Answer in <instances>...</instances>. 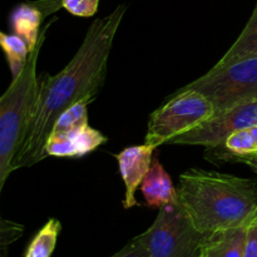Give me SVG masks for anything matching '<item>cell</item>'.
<instances>
[{"label": "cell", "instance_id": "cell-12", "mask_svg": "<svg viewBox=\"0 0 257 257\" xmlns=\"http://www.w3.org/2000/svg\"><path fill=\"white\" fill-rule=\"evenodd\" d=\"M44 13L35 3H24L13 10L10 22L14 33L27 42L30 52L37 47L40 38V25Z\"/></svg>", "mask_w": 257, "mask_h": 257}, {"label": "cell", "instance_id": "cell-1", "mask_svg": "<svg viewBox=\"0 0 257 257\" xmlns=\"http://www.w3.org/2000/svg\"><path fill=\"white\" fill-rule=\"evenodd\" d=\"M125 9V5H118L110 14L95 19L67 67L58 74L39 78L32 117L15 156L13 171L32 167L47 158L45 146L58 117L74 103L84 98L93 100L100 92Z\"/></svg>", "mask_w": 257, "mask_h": 257}, {"label": "cell", "instance_id": "cell-10", "mask_svg": "<svg viewBox=\"0 0 257 257\" xmlns=\"http://www.w3.org/2000/svg\"><path fill=\"white\" fill-rule=\"evenodd\" d=\"M141 191L148 207L162 208L178 201L177 187L173 186L170 175L157 157L153 158L150 171L141 185Z\"/></svg>", "mask_w": 257, "mask_h": 257}, {"label": "cell", "instance_id": "cell-3", "mask_svg": "<svg viewBox=\"0 0 257 257\" xmlns=\"http://www.w3.org/2000/svg\"><path fill=\"white\" fill-rule=\"evenodd\" d=\"M40 32L37 47L30 52L24 70L0 98V191L13 172L15 156L22 146L25 131L32 117L33 108L39 89L37 63L44 43L48 28Z\"/></svg>", "mask_w": 257, "mask_h": 257}, {"label": "cell", "instance_id": "cell-15", "mask_svg": "<svg viewBox=\"0 0 257 257\" xmlns=\"http://www.w3.org/2000/svg\"><path fill=\"white\" fill-rule=\"evenodd\" d=\"M62 223L57 218H50L28 246L25 257H50L57 245Z\"/></svg>", "mask_w": 257, "mask_h": 257}, {"label": "cell", "instance_id": "cell-14", "mask_svg": "<svg viewBox=\"0 0 257 257\" xmlns=\"http://www.w3.org/2000/svg\"><path fill=\"white\" fill-rule=\"evenodd\" d=\"M0 44L12 72V80L17 79L22 74L28 62V57L30 54L29 47L22 37L7 33H0Z\"/></svg>", "mask_w": 257, "mask_h": 257}, {"label": "cell", "instance_id": "cell-18", "mask_svg": "<svg viewBox=\"0 0 257 257\" xmlns=\"http://www.w3.org/2000/svg\"><path fill=\"white\" fill-rule=\"evenodd\" d=\"M99 0H62V8L75 17L89 18L97 13Z\"/></svg>", "mask_w": 257, "mask_h": 257}, {"label": "cell", "instance_id": "cell-19", "mask_svg": "<svg viewBox=\"0 0 257 257\" xmlns=\"http://www.w3.org/2000/svg\"><path fill=\"white\" fill-rule=\"evenodd\" d=\"M22 226L2 220V250L4 251L9 243L14 242L19 236H22Z\"/></svg>", "mask_w": 257, "mask_h": 257}, {"label": "cell", "instance_id": "cell-4", "mask_svg": "<svg viewBox=\"0 0 257 257\" xmlns=\"http://www.w3.org/2000/svg\"><path fill=\"white\" fill-rule=\"evenodd\" d=\"M208 236L177 201L160 208L155 222L137 237L150 257H200Z\"/></svg>", "mask_w": 257, "mask_h": 257}, {"label": "cell", "instance_id": "cell-16", "mask_svg": "<svg viewBox=\"0 0 257 257\" xmlns=\"http://www.w3.org/2000/svg\"><path fill=\"white\" fill-rule=\"evenodd\" d=\"M89 98L79 100L64 110L55 120L52 133H70L88 125V104Z\"/></svg>", "mask_w": 257, "mask_h": 257}, {"label": "cell", "instance_id": "cell-13", "mask_svg": "<svg viewBox=\"0 0 257 257\" xmlns=\"http://www.w3.org/2000/svg\"><path fill=\"white\" fill-rule=\"evenodd\" d=\"M255 55H257V4L250 20L238 35L237 40L231 45L230 49L218 60L215 67H223L235 60L255 57Z\"/></svg>", "mask_w": 257, "mask_h": 257}, {"label": "cell", "instance_id": "cell-20", "mask_svg": "<svg viewBox=\"0 0 257 257\" xmlns=\"http://www.w3.org/2000/svg\"><path fill=\"white\" fill-rule=\"evenodd\" d=\"M110 257H150L148 256L147 251H146L145 246L141 243V241L138 240V237L136 236L132 241L127 243L124 247L120 251H118L117 253H114Z\"/></svg>", "mask_w": 257, "mask_h": 257}, {"label": "cell", "instance_id": "cell-7", "mask_svg": "<svg viewBox=\"0 0 257 257\" xmlns=\"http://www.w3.org/2000/svg\"><path fill=\"white\" fill-rule=\"evenodd\" d=\"M253 125H257V100L215 113L207 120L200 123L188 132L177 136L168 143L203 146L208 150H213L222 146L232 132Z\"/></svg>", "mask_w": 257, "mask_h": 257}, {"label": "cell", "instance_id": "cell-17", "mask_svg": "<svg viewBox=\"0 0 257 257\" xmlns=\"http://www.w3.org/2000/svg\"><path fill=\"white\" fill-rule=\"evenodd\" d=\"M220 147L226 151V155H221L220 157L231 162L236 157L257 153L256 140L251 132V128H243L232 132Z\"/></svg>", "mask_w": 257, "mask_h": 257}, {"label": "cell", "instance_id": "cell-5", "mask_svg": "<svg viewBox=\"0 0 257 257\" xmlns=\"http://www.w3.org/2000/svg\"><path fill=\"white\" fill-rule=\"evenodd\" d=\"M190 88L202 93L216 113L257 100V55L235 60L223 67H213L192 83Z\"/></svg>", "mask_w": 257, "mask_h": 257}, {"label": "cell", "instance_id": "cell-23", "mask_svg": "<svg viewBox=\"0 0 257 257\" xmlns=\"http://www.w3.org/2000/svg\"><path fill=\"white\" fill-rule=\"evenodd\" d=\"M251 132H252L253 137H255L256 145H257V125H253V127H251Z\"/></svg>", "mask_w": 257, "mask_h": 257}, {"label": "cell", "instance_id": "cell-6", "mask_svg": "<svg viewBox=\"0 0 257 257\" xmlns=\"http://www.w3.org/2000/svg\"><path fill=\"white\" fill-rule=\"evenodd\" d=\"M215 113L213 104L202 93L182 88L151 114L145 143L160 147L207 120Z\"/></svg>", "mask_w": 257, "mask_h": 257}, {"label": "cell", "instance_id": "cell-8", "mask_svg": "<svg viewBox=\"0 0 257 257\" xmlns=\"http://www.w3.org/2000/svg\"><path fill=\"white\" fill-rule=\"evenodd\" d=\"M156 148L150 145L131 146L115 156L119 167V173L125 186L123 207L125 210L137 206L136 191L142 185L146 175L150 171L153 161V151Z\"/></svg>", "mask_w": 257, "mask_h": 257}, {"label": "cell", "instance_id": "cell-9", "mask_svg": "<svg viewBox=\"0 0 257 257\" xmlns=\"http://www.w3.org/2000/svg\"><path fill=\"white\" fill-rule=\"evenodd\" d=\"M104 142H107L104 135L87 125L70 133H50L45 146V152L52 157H82L95 151Z\"/></svg>", "mask_w": 257, "mask_h": 257}, {"label": "cell", "instance_id": "cell-21", "mask_svg": "<svg viewBox=\"0 0 257 257\" xmlns=\"http://www.w3.org/2000/svg\"><path fill=\"white\" fill-rule=\"evenodd\" d=\"M243 257H257V217L247 227Z\"/></svg>", "mask_w": 257, "mask_h": 257}, {"label": "cell", "instance_id": "cell-11", "mask_svg": "<svg viewBox=\"0 0 257 257\" xmlns=\"http://www.w3.org/2000/svg\"><path fill=\"white\" fill-rule=\"evenodd\" d=\"M248 225L208 236L200 257H243Z\"/></svg>", "mask_w": 257, "mask_h": 257}, {"label": "cell", "instance_id": "cell-2", "mask_svg": "<svg viewBox=\"0 0 257 257\" xmlns=\"http://www.w3.org/2000/svg\"><path fill=\"white\" fill-rule=\"evenodd\" d=\"M178 201L206 235L250 225L257 217V182L191 168L180 176Z\"/></svg>", "mask_w": 257, "mask_h": 257}, {"label": "cell", "instance_id": "cell-22", "mask_svg": "<svg viewBox=\"0 0 257 257\" xmlns=\"http://www.w3.org/2000/svg\"><path fill=\"white\" fill-rule=\"evenodd\" d=\"M232 162H242L245 165H247L248 167H251V170L253 172L257 173V153H253V155L248 156H242V157H236L233 158Z\"/></svg>", "mask_w": 257, "mask_h": 257}]
</instances>
